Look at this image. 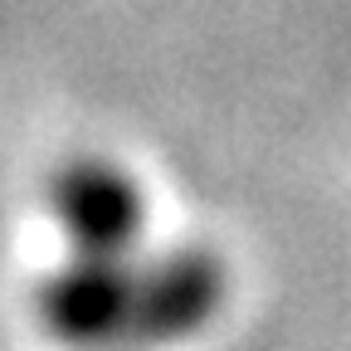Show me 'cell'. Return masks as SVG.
<instances>
[{"label":"cell","mask_w":351,"mask_h":351,"mask_svg":"<svg viewBox=\"0 0 351 351\" xmlns=\"http://www.w3.org/2000/svg\"><path fill=\"white\" fill-rule=\"evenodd\" d=\"M54 215L73 258L39 288V313L54 337L83 351L186 337L219 298V274L205 258L181 254L137 269L142 200L122 171L103 161L69 166L54 186Z\"/></svg>","instance_id":"obj_1"}]
</instances>
